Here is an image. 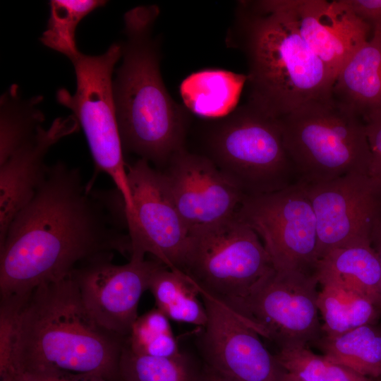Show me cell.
<instances>
[{
    "mask_svg": "<svg viewBox=\"0 0 381 381\" xmlns=\"http://www.w3.org/2000/svg\"><path fill=\"white\" fill-rule=\"evenodd\" d=\"M0 381H22L17 373H8L0 375Z\"/></svg>",
    "mask_w": 381,
    "mask_h": 381,
    "instance_id": "obj_35",
    "label": "cell"
},
{
    "mask_svg": "<svg viewBox=\"0 0 381 381\" xmlns=\"http://www.w3.org/2000/svg\"><path fill=\"white\" fill-rule=\"evenodd\" d=\"M209 145L210 159L246 196L277 191L298 181L279 119L248 103L224 118Z\"/></svg>",
    "mask_w": 381,
    "mask_h": 381,
    "instance_id": "obj_6",
    "label": "cell"
},
{
    "mask_svg": "<svg viewBox=\"0 0 381 381\" xmlns=\"http://www.w3.org/2000/svg\"><path fill=\"white\" fill-rule=\"evenodd\" d=\"M353 11L372 25L381 23V0H346Z\"/></svg>",
    "mask_w": 381,
    "mask_h": 381,
    "instance_id": "obj_32",
    "label": "cell"
},
{
    "mask_svg": "<svg viewBox=\"0 0 381 381\" xmlns=\"http://www.w3.org/2000/svg\"><path fill=\"white\" fill-rule=\"evenodd\" d=\"M274 356L286 372L302 381H375L313 353L307 346L283 348Z\"/></svg>",
    "mask_w": 381,
    "mask_h": 381,
    "instance_id": "obj_27",
    "label": "cell"
},
{
    "mask_svg": "<svg viewBox=\"0 0 381 381\" xmlns=\"http://www.w3.org/2000/svg\"><path fill=\"white\" fill-rule=\"evenodd\" d=\"M303 185L316 219L318 260L335 248L370 241L381 212V194L368 174L354 172Z\"/></svg>",
    "mask_w": 381,
    "mask_h": 381,
    "instance_id": "obj_14",
    "label": "cell"
},
{
    "mask_svg": "<svg viewBox=\"0 0 381 381\" xmlns=\"http://www.w3.org/2000/svg\"><path fill=\"white\" fill-rule=\"evenodd\" d=\"M371 153L369 176L381 194V104L363 117Z\"/></svg>",
    "mask_w": 381,
    "mask_h": 381,
    "instance_id": "obj_30",
    "label": "cell"
},
{
    "mask_svg": "<svg viewBox=\"0 0 381 381\" xmlns=\"http://www.w3.org/2000/svg\"><path fill=\"white\" fill-rule=\"evenodd\" d=\"M167 165L163 174L189 233L234 217L246 195L210 157L183 148Z\"/></svg>",
    "mask_w": 381,
    "mask_h": 381,
    "instance_id": "obj_15",
    "label": "cell"
},
{
    "mask_svg": "<svg viewBox=\"0 0 381 381\" xmlns=\"http://www.w3.org/2000/svg\"><path fill=\"white\" fill-rule=\"evenodd\" d=\"M169 320L157 308L138 316L126 337V346L139 355L173 357L180 354Z\"/></svg>",
    "mask_w": 381,
    "mask_h": 381,
    "instance_id": "obj_28",
    "label": "cell"
},
{
    "mask_svg": "<svg viewBox=\"0 0 381 381\" xmlns=\"http://www.w3.org/2000/svg\"><path fill=\"white\" fill-rule=\"evenodd\" d=\"M320 285L317 305L323 320L322 332L325 336H336L365 325L375 324L381 312L368 297L335 283Z\"/></svg>",
    "mask_w": 381,
    "mask_h": 381,
    "instance_id": "obj_22",
    "label": "cell"
},
{
    "mask_svg": "<svg viewBox=\"0 0 381 381\" xmlns=\"http://www.w3.org/2000/svg\"><path fill=\"white\" fill-rule=\"evenodd\" d=\"M370 242L378 256L381 267V212L378 215L373 226L370 234ZM379 308L381 312V289Z\"/></svg>",
    "mask_w": 381,
    "mask_h": 381,
    "instance_id": "obj_33",
    "label": "cell"
},
{
    "mask_svg": "<svg viewBox=\"0 0 381 381\" xmlns=\"http://www.w3.org/2000/svg\"><path fill=\"white\" fill-rule=\"evenodd\" d=\"M127 175L133 202L132 212L124 213L130 259L144 260L150 253L168 268L181 271L190 233L163 172L139 159L127 164Z\"/></svg>",
    "mask_w": 381,
    "mask_h": 381,
    "instance_id": "obj_11",
    "label": "cell"
},
{
    "mask_svg": "<svg viewBox=\"0 0 381 381\" xmlns=\"http://www.w3.org/2000/svg\"><path fill=\"white\" fill-rule=\"evenodd\" d=\"M205 365V364H204ZM204 381H234L205 365Z\"/></svg>",
    "mask_w": 381,
    "mask_h": 381,
    "instance_id": "obj_34",
    "label": "cell"
},
{
    "mask_svg": "<svg viewBox=\"0 0 381 381\" xmlns=\"http://www.w3.org/2000/svg\"><path fill=\"white\" fill-rule=\"evenodd\" d=\"M205 365L190 354L155 357L133 353L126 345L118 367V381H204Z\"/></svg>",
    "mask_w": 381,
    "mask_h": 381,
    "instance_id": "obj_24",
    "label": "cell"
},
{
    "mask_svg": "<svg viewBox=\"0 0 381 381\" xmlns=\"http://www.w3.org/2000/svg\"><path fill=\"white\" fill-rule=\"evenodd\" d=\"M119 193L92 189L79 169L47 166L32 200L11 222L0 245V298H28L38 286L71 275L81 263L131 245Z\"/></svg>",
    "mask_w": 381,
    "mask_h": 381,
    "instance_id": "obj_1",
    "label": "cell"
},
{
    "mask_svg": "<svg viewBox=\"0 0 381 381\" xmlns=\"http://www.w3.org/2000/svg\"><path fill=\"white\" fill-rule=\"evenodd\" d=\"M247 75L222 69H205L186 77L180 92L186 107L206 118H224L238 102Z\"/></svg>",
    "mask_w": 381,
    "mask_h": 381,
    "instance_id": "obj_20",
    "label": "cell"
},
{
    "mask_svg": "<svg viewBox=\"0 0 381 381\" xmlns=\"http://www.w3.org/2000/svg\"><path fill=\"white\" fill-rule=\"evenodd\" d=\"M281 381H302V380L296 377V376L285 371L282 375Z\"/></svg>",
    "mask_w": 381,
    "mask_h": 381,
    "instance_id": "obj_36",
    "label": "cell"
},
{
    "mask_svg": "<svg viewBox=\"0 0 381 381\" xmlns=\"http://www.w3.org/2000/svg\"><path fill=\"white\" fill-rule=\"evenodd\" d=\"M121 58V45L114 43L97 56L80 52L72 62L76 90L57 91L59 104L70 109L85 133L95 171L107 174L121 196L126 213L133 210L127 164L120 138L113 94L112 74ZM96 172V173H97Z\"/></svg>",
    "mask_w": 381,
    "mask_h": 381,
    "instance_id": "obj_7",
    "label": "cell"
},
{
    "mask_svg": "<svg viewBox=\"0 0 381 381\" xmlns=\"http://www.w3.org/2000/svg\"><path fill=\"white\" fill-rule=\"evenodd\" d=\"M273 268L258 235L234 217L190 233L181 271L226 306Z\"/></svg>",
    "mask_w": 381,
    "mask_h": 381,
    "instance_id": "obj_8",
    "label": "cell"
},
{
    "mask_svg": "<svg viewBox=\"0 0 381 381\" xmlns=\"http://www.w3.org/2000/svg\"><path fill=\"white\" fill-rule=\"evenodd\" d=\"M18 374L22 381H118V379H111L98 374L75 373L60 370Z\"/></svg>",
    "mask_w": 381,
    "mask_h": 381,
    "instance_id": "obj_31",
    "label": "cell"
},
{
    "mask_svg": "<svg viewBox=\"0 0 381 381\" xmlns=\"http://www.w3.org/2000/svg\"><path fill=\"white\" fill-rule=\"evenodd\" d=\"M18 91L12 85L1 98L0 164L30 140L44 120L37 107L42 97L23 100Z\"/></svg>",
    "mask_w": 381,
    "mask_h": 381,
    "instance_id": "obj_25",
    "label": "cell"
},
{
    "mask_svg": "<svg viewBox=\"0 0 381 381\" xmlns=\"http://www.w3.org/2000/svg\"><path fill=\"white\" fill-rule=\"evenodd\" d=\"M346 61L334 83L332 96L363 119L381 104V23Z\"/></svg>",
    "mask_w": 381,
    "mask_h": 381,
    "instance_id": "obj_18",
    "label": "cell"
},
{
    "mask_svg": "<svg viewBox=\"0 0 381 381\" xmlns=\"http://www.w3.org/2000/svg\"><path fill=\"white\" fill-rule=\"evenodd\" d=\"M314 276L320 284L332 282L351 289L379 307L381 267L370 241L332 250L318 260Z\"/></svg>",
    "mask_w": 381,
    "mask_h": 381,
    "instance_id": "obj_19",
    "label": "cell"
},
{
    "mask_svg": "<svg viewBox=\"0 0 381 381\" xmlns=\"http://www.w3.org/2000/svg\"><path fill=\"white\" fill-rule=\"evenodd\" d=\"M298 182L313 184L354 172L369 174L371 153L363 118L332 96L279 119Z\"/></svg>",
    "mask_w": 381,
    "mask_h": 381,
    "instance_id": "obj_5",
    "label": "cell"
},
{
    "mask_svg": "<svg viewBox=\"0 0 381 381\" xmlns=\"http://www.w3.org/2000/svg\"><path fill=\"white\" fill-rule=\"evenodd\" d=\"M375 381H381V376L379 378H377Z\"/></svg>",
    "mask_w": 381,
    "mask_h": 381,
    "instance_id": "obj_37",
    "label": "cell"
},
{
    "mask_svg": "<svg viewBox=\"0 0 381 381\" xmlns=\"http://www.w3.org/2000/svg\"><path fill=\"white\" fill-rule=\"evenodd\" d=\"M73 115L56 119L35 134L0 164V245L18 213L32 200L42 181L49 149L61 138L79 129Z\"/></svg>",
    "mask_w": 381,
    "mask_h": 381,
    "instance_id": "obj_17",
    "label": "cell"
},
{
    "mask_svg": "<svg viewBox=\"0 0 381 381\" xmlns=\"http://www.w3.org/2000/svg\"><path fill=\"white\" fill-rule=\"evenodd\" d=\"M157 5L124 15L125 41L113 94L123 152L161 166L184 148L187 116L168 92L161 75L159 41L153 37Z\"/></svg>",
    "mask_w": 381,
    "mask_h": 381,
    "instance_id": "obj_4",
    "label": "cell"
},
{
    "mask_svg": "<svg viewBox=\"0 0 381 381\" xmlns=\"http://www.w3.org/2000/svg\"><path fill=\"white\" fill-rule=\"evenodd\" d=\"M196 288L207 315L198 339L203 363L234 381H281L285 370L260 336L224 303Z\"/></svg>",
    "mask_w": 381,
    "mask_h": 381,
    "instance_id": "obj_13",
    "label": "cell"
},
{
    "mask_svg": "<svg viewBox=\"0 0 381 381\" xmlns=\"http://www.w3.org/2000/svg\"><path fill=\"white\" fill-rule=\"evenodd\" d=\"M316 344L329 360L375 381L381 376V329L375 324L336 336L324 335Z\"/></svg>",
    "mask_w": 381,
    "mask_h": 381,
    "instance_id": "obj_21",
    "label": "cell"
},
{
    "mask_svg": "<svg viewBox=\"0 0 381 381\" xmlns=\"http://www.w3.org/2000/svg\"><path fill=\"white\" fill-rule=\"evenodd\" d=\"M112 253L94 257L76 267L71 276L93 318L107 330L127 337L138 318L140 297L163 264L155 259H130L115 265Z\"/></svg>",
    "mask_w": 381,
    "mask_h": 381,
    "instance_id": "obj_12",
    "label": "cell"
},
{
    "mask_svg": "<svg viewBox=\"0 0 381 381\" xmlns=\"http://www.w3.org/2000/svg\"><path fill=\"white\" fill-rule=\"evenodd\" d=\"M235 217L256 232L275 270L314 274L317 223L303 183L246 196Z\"/></svg>",
    "mask_w": 381,
    "mask_h": 381,
    "instance_id": "obj_10",
    "label": "cell"
},
{
    "mask_svg": "<svg viewBox=\"0 0 381 381\" xmlns=\"http://www.w3.org/2000/svg\"><path fill=\"white\" fill-rule=\"evenodd\" d=\"M318 284L313 274L273 267L245 296L227 306L280 349L307 346L322 333Z\"/></svg>",
    "mask_w": 381,
    "mask_h": 381,
    "instance_id": "obj_9",
    "label": "cell"
},
{
    "mask_svg": "<svg viewBox=\"0 0 381 381\" xmlns=\"http://www.w3.org/2000/svg\"><path fill=\"white\" fill-rule=\"evenodd\" d=\"M102 0H52L47 29L40 40L46 47L67 56H77L75 32L78 23L95 9L104 6Z\"/></svg>",
    "mask_w": 381,
    "mask_h": 381,
    "instance_id": "obj_26",
    "label": "cell"
},
{
    "mask_svg": "<svg viewBox=\"0 0 381 381\" xmlns=\"http://www.w3.org/2000/svg\"><path fill=\"white\" fill-rule=\"evenodd\" d=\"M126 339L93 318L70 275L38 286L25 301L11 372L60 370L116 380Z\"/></svg>",
    "mask_w": 381,
    "mask_h": 381,
    "instance_id": "obj_3",
    "label": "cell"
},
{
    "mask_svg": "<svg viewBox=\"0 0 381 381\" xmlns=\"http://www.w3.org/2000/svg\"><path fill=\"white\" fill-rule=\"evenodd\" d=\"M148 289L156 308L169 320L201 327L205 325L207 315L198 290L181 271L161 265L152 274Z\"/></svg>",
    "mask_w": 381,
    "mask_h": 381,
    "instance_id": "obj_23",
    "label": "cell"
},
{
    "mask_svg": "<svg viewBox=\"0 0 381 381\" xmlns=\"http://www.w3.org/2000/svg\"><path fill=\"white\" fill-rule=\"evenodd\" d=\"M300 33L334 80L339 72L369 37L372 27L346 0H296Z\"/></svg>",
    "mask_w": 381,
    "mask_h": 381,
    "instance_id": "obj_16",
    "label": "cell"
},
{
    "mask_svg": "<svg viewBox=\"0 0 381 381\" xmlns=\"http://www.w3.org/2000/svg\"><path fill=\"white\" fill-rule=\"evenodd\" d=\"M225 42L246 61V103L270 117L332 94L334 80L300 33L296 0L238 1Z\"/></svg>",
    "mask_w": 381,
    "mask_h": 381,
    "instance_id": "obj_2",
    "label": "cell"
},
{
    "mask_svg": "<svg viewBox=\"0 0 381 381\" xmlns=\"http://www.w3.org/2000/svg\"><path fill=\"white\" fill-rule=\"evenodd\" d=\"M26 300L14 296L0 299V375L12 371L18 320Z\"/></svg>",
    "mask_w": 381,
    "mask_h": 381,
    "instance_id": "obj_29",
    "label": "cell"
}]
</instances>
